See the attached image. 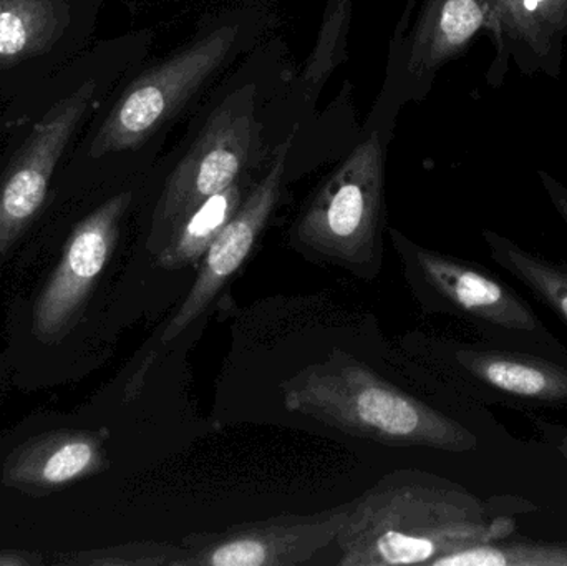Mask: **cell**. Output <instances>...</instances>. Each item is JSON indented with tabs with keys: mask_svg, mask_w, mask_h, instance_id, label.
Masks as SVG:
<instances>
[{
	"mask_svg": "<svg viewBox=\"0 0 567 566\" xmlns=\"http://www.w3.org/2000/svg\"><path fill=\"white\" fill-rule=\"evenodd\" d=\"M135 192L100 189L49 209L17 256L7 311L12 381L22 389L72 382L89 359L96 295L118 248Z\"/></svg>",
	"mask_w": 567,
	"mask_h": 566,
	"instance_id": "6da1fadb",
	"label": "cell"
},
{
	"mask_svg": "<svg viewBox=\"0 0 567 566\" xmlns=\"http://www.w3.org/2000/svg\"><path fill=\"white\" fill-rule=\"evenodd\" d=\"M113 76L112 52L85 50L0 110V278L42 225L56 176Z\"/></svg>",
	"mask_w": 567,
	"mask_h": 566,
	"instance_id": "7a4b0ae2",
	"label": "cell"
},
{
	"mask_svg": "<svg viewBox=\"0 0 567 566\" xmlns=\"http://www.w3.org/2000/svg\"><path fill=\"white\" fill-rule=\"evenodd\" d=\"M496 504L429 472H392L350 505L337 564L430 565L458 548L512 537L515 518L493 515Z\"/></svg>",
	"mask_w": 567,
	"mask_h": 566,
	"instance_id": "3957f363",
	"label": "cell"
},
{
	"mask_svg": "<svg viewBox=\"0 0 567 566\" xmlns=\"http://www.w3.org/2000/svg\"><path fill=\"white\" fill-rule=\"evenodd\" d=\"M284 408L389 447L465 454L480 438L458 419L406 394L340 349L281 384Z\"/></svg>",
	"mask_w": 567,
	"mask_h": 566,
	"instance_id": "277c9868",
	"label": "cell"
},
{
	"mask_svg": "<svg viewBox=\"0 0 567 566\" xmlns=\"http://www.w3.org/2000/svg\"><path fill=\"white\" fill-rule=\"evenodd\" d=\"M236 40L238 27L216 29L140 73L109 106L103 102L60 169L50 208L102 189L118 159L138 152L221 69Z\"/></svg>",
	"mask_w": 567,
	"mask_h": 566,
	"instance_id": "5b68a950",
	"label": "cell"
},
{
	"mask_svg": "<svg viewBox=\"0 0 567 566\" xmlns=\"http://www.w3.org/2000/svg\"><path fill=\"white\" fill-rule=\"evenodd\" d=\"M396 251L426 312L468 322L483 341L542 352H567L529 301L478 263L423 248L393 233Z\"/></svg>",
	"mask_w": 567,
	"mask_h": 566,
	"instance_id": "8992f818",
	"label": "cell"
},
{
	"mask_svg": "<svg viewBox=\"0 0 567 566\" xmlns=\"http://www.w3.org/2000/svg\"><path fill=\"white\" fill-rule=\"evenodd\" d=\"M383 152L372 133L329 176L293 226L296 249L369 278L382 263Z\"/></svg>",
	"mask_w": 567,
	"mask_h": 566,
	"instance_id": "52a82bcc",
	"label": "cell"
},
{
	"mask_svg": "<svg viewBox=\"0 0 567 566\" xmlns=\"http://www.w3.org/2000/svg\"><path fill=\"white\" fill-rule=\"evenodd\" d=\"M436 368L456 391L486 405L518 411L567 409V352H542L489 341H439Z\"/></svg>",
	"mask_w": 567,
	"mask_h": 566,
	"instance_id": "ba28073f",
	"label": "cell"
},
{
	"mask_svg": "<svg viewBox=\"0 0 567 566\" xmlns=\"http://www.w3.org/2000/svg\"><path fill=\"white\" fill-rule=\"evenodd\" d=\"M259 123L255 115V89L229 96L183 156L159 196L153 215L148 246L165 241L168 233L209 196L229 188L259 148Z\"/></svg>",
	"mask_w": 567,
	"mask_h": 566,
	"instance_id": "9c48e42d",
	"label": "cell"
},
{
	"mask_svg": "<svg viewBox=\"0 0 567 566\" xmlns=\"http://www.w3.org/2000/svg\"><path fill=\"white\" fill-rule=\"evenodd\" d=\"M92 0H0V103L85 52Z\"/></svg>",
	"mask_w": 567,
	"mask_h": 566,
	"instance_id": "30bf717a",
	"label": "cell"
},
{
	"mask_svg": "<svg viewBox=\"0 0 567 566\" xmlns=\"http://www.w3.org/2000/svg\"><path fill=\"white\" fill-rule=\"evenodd\" d=\"M352 502L312 515L284 514L182 538V566L306 565L336 544Z\"/></svg>",
	"mask_w": 567,
	"mask_h": 566,
	"instance_id": "8fae6325",
	"label": "cell"
},
{
	"mask_svg": "<svg viewBox=\"0 0 567 566\" xmlns=\"http://www.w3.org/2000/svg\"><path fill=\"white\" fill-rule=\"evenodd\" d=\"M289 145L290 140H287L279 146L275 162L265 178L252 186L251 192L243 199L238 212L206 249L205 256L199 261L196 281L193 282L178 311L163 329V344L175 341L183 331H186L215 301L216 296L228 285L229 279L248 261L281 198Z\"/></svg>",
	"mask_w": 567,
	"mask_h": 566,
	"instance_id": "7c38bea8",
	"label": "cell"
},
{
	"mask_svg": "<svg viewBox=\"0 0 567 566\" xmlns=\"http://www.w3.org/2000/svg\"><path fill=\"white\" fill-rule=\"evenodd\" d=\"M486 32L495 43L489 85L502 86L512 65L523 75H561L567 0H485Z\"/></svg>",
	"mask_w": 567,
	"mask_h": 566,
	"instance_id": "4fadbf2b",
	"label": "cell"
},
{
	"mask_svg": "<svg viewBox=\"0 0 567 566\" xmlns=\"http://www.w3.org/2000/svg\"><path fill=\"white\" fill-rule=\"evenodd\" d=\"M485 0H425L413 30L406 69L425 79L462 55L486 30Z\"/></svg>",
	"mask_w": 567,
	"mask_h": 566,
	"instance_id": "5bb4252c",
	"label": "cell"
},
{
	"mask_svg": "<svg viewBox=\"0 0 567 566\" xmlns=\"http://www.w3.org/2000/svg\"><path fill=\"white\" fill-rule=\"evenodd\" d=\"M245 196L241 185L236 182L199 203L168 233L156 251V266L172 271L198 265L206 249L238 212Z\"/></svg>",
	"mask_w": 567,
	"mask_h": 566,
	"instance_id": "9a60e30c",
	"label": "cell"
},
{
	"mask_svg": "<svg viewBox=\"0 0 567 566\" xmlns=\"http://www.w3.org/2000/svg\"><path fill=\"white\" fill-rule=\"evenodd\" d=\"M483 239L489 258L567 326V259H553L523 248L493 229H483Z\"/></svg>",
	"mask_w": 567,
	"mask_h": 566,
	"instance_id": "2e32d148",
	"label": "cell"
},
{
	"mask_svg": "<svg viewBox=\"0 0 567 566\" xmlns=\"http://www.w3.org/2000/svg\"><path fill=\"white\" fill-rule=\"evenodd\" d=\"M432 566H567V542L503 541L458 548Z\"/></svg>",
	"mask_w": 567,
	"mask_h": 566,
	"instance_id": "e0dca14e",
	"label": "cell"
},
{
	"mask_svg": "<svg viewBox=\"0 0 567 566\" xmlns=\"http://www.w3.org/2000/svg\"><path fill=\"white\" fill-rule=\"evenodd\" d=\"M185 547L172 542H130L100 550L82 552L72 564L109 566H182Z\"/></svg>",
	"mask_w": 567,
	"mask_h": 566,
	"instance_id": "ac0fdd59",
	"label": "cell"
},
{
	"mask_svg": "<svg viewBox=\"0 0 567 566\" xmlns=\"http://www.w3.org/2000/svg\"><path fill=\"white\" fill-rule=\"evenodd\" d=\"M536 431L546 445L558 452L567 462V425L555 424V422L545 421V419H536Z\"/></svg>",
	"mask_w": 567,
	"mask_h": 566,
	"instance_id": "d6986e66",
	"label": "cell"
},
{
	"mask_svg": "<svg viewBox=\"0 0 567 566\" xmlns=\"http://www.w3.org/2000/svg\"><path fill=\"white\" fill-rule=\"evenodd\" d=\"M539 182H542L543 188H545L546 195H548L549 202H551L553 208L558 213L561 222L565 223L567 228V188L559 182L555 176L549 175L545 169L538 172Z\"/></svg>",
	"mask_w": 567,
	"mask_h": 566,
	"instance_id": "ffe728a7",
	"label": "cell"
},
{
	"mask_svg": "<svg viewBox=\"0 0 567 566\" xmlns=\"http://www.w3.org/2000/svg\"><path fill=\"white\" fill-rule=\"evenodd\" d=\"M43 564L39 555L29 552L0 550V566Z\"/></svg>",
	"mask_w": 567,
	"mask_h": 566,
	"instance_id": "44dd1931",
	"label": "cell"
},
{
	"mask_svg": "<svg viewBox=\"0 0 567 566\" xmlns=\"http://www.w3.org/2000/svg\"><path fill=\"white\" fill-rule=\"evenodd\" d=\"M10 375V361L7 352L0 356V392H2L3 384H6L7 378Z\"/></svg>",
	"mask_w": 567,
	"mask_h": 566,
	"instance_id": "7402d4cb",
	"label": "cell"
}]
</instances>
